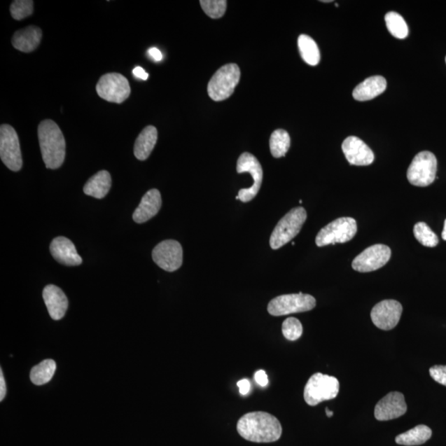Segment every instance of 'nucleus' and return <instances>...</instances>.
Listing matches in <instances>:
<instances>
[{
	"instance_id": "39448f33",
	"label": "nucleus",
	"mask_w": 446,
	"mask_h": 446,
	"mask_svg": "<svg viewBox=\"0 0 446 446\" xmlns=\"http://www.w3.org/2000/svg\"><path fill=\"white\" fill-rule=\"evenodd\" d=\"M340 389L339 381L335 377L321 373L314 374L305 386V402L310 406L337 398Z\"/></svg>"
},
{
	"instance_id": "f257e3e1",
	"label": "nucleus",
	"mask_w": 446,
	"mask_h": 446,
	"mask_svg": "<svg viewBox=\"0 0 446 446\" xmlns=\"http://www.w3.org/2000/svg\"><path fill=\"white\" fill-rule=\"evenodd\" d=\"M237 429L242 438L256 443L274 442L283 431L277 418L265 412L245 414L238 421Z\"/></svg>"
},
{
	"instance_id": "bb28decb",
	"label": "nucleus",
	"mask_w": 446,
	"mask_h": 446,
	"mask_svg": "<svg viewBox=\"0 0 446 446\" xmlns=\"http://www.w3.org/2000/svg\"><path fill=\"white\" fill-rule=\"evenodd\" d=\"M291 137L284 130H275L270 139V153L274 158H283L291 147Z\"/></svg>"
},
{
	"instance_id": "a878e982",
	"label": "nucleus",
	"mask_w": 446,
	"mask_h": 446,
	"mask_svg": "<svg viewBox=\"0 0 446 446\" xmlns=\"http://www.w3.org/2000/svg\"><path fill=\"white\" fill-rule=\"evenodd\" d=\"M57 364L53 360H46L33 368L30 378L36 385H43L49 383L56 372Z\"/></svg>"
},
{
	"instance_id": "f704fd0d",
	"label": "nucleus",
	"mask_w": 446,
	"mask_h": 446,
	"mask_svg": "<svg viewBox=\"0 0 446 446\" xmlns=\"http://www.w3.org/2000/svg\"><path fill=\"white\" fill-rule=\"evenodd\" d=\"M237 386L239 390H240V393L243 395V396L249 393L251 390V383L249 380L244 379L238 381Z\"/></svg>"
},
{
	"instance_id": "4c0bfd02",
	"label": "nucleus",
	"mask_w": 446,
	"mask_h": 446,
	"mask_svg": "<svg viewBox=\"0 0 446 446\" xmlns=\"http://www.w3.org/2000/svg\"><path fill=\"white\" fill-rule=\"evenodd\" d=\"M132 72L133 75H134L137 78H139V79L142 81H146L147 79H148V74L145 71L144 69H142L140 67H136Z\"/></svg>"
},
{
	"instance_id": "0eeeda50",
	"label": "nucleus",
	"mask_w": 446,
	"mask_h": 446,
	"mask_svg": "<svg viewBox=\"0 0 446 446\" xmlns=\"http://www.w3.org/2000/svg\"><path fill=\"white\" fill-rule=\"evenodd\" d=\"M315 307L316 300L309 294H284L274 298L269 302L268 312L270 315L279 316L309 312Z\"/></svg>"
},
{
	"instance_id": "f8f14e48",
	"label": "nucleus",
	"mask_w": 446,
	"mask_h": 446,
	"mask_svg": "<svg viewBox=\"0 0 446 446\" xmlns=\"http://www.w3.org/2000/svg\"><path fill=\"white\" fill-rule=\"evenodd\" d=\"M391 249L383 244L368 247L352 262V268L358 272L367 273L379 270L388 263L391 258Z\"/></svg>"
},
{
	"instance_id": "7c9ffc66",
	"label": "nucleus",
	"mask_w": 446,
	"mask_h": 446,
	"mask_svg": "<svg viewBox=\"0 0 446 446\" xmlns=\"http://www.w3.org/2000/svg\"><path fill=\"white\" fill-rule=\"evenodd\" d=\"M303 328L300 321L295 317H288L282 325L284 337L288 341H297L302 337Z\"/></svg>"
},
{
	"instance_id": "20e7f679",
	"label": "nucleus",
	"mask_w": 446,
	"mask_h": 446,
	"mask_svg": "<svg viewBox=\"0 0 446 446\" xmlns=\"http://www.w3.org/2000/svg\"><path fill=\"white\" fill-rule=\"evenodd\" d=\"M240 78V68L236 64H228L221 67L209 83V97L217 102L228 99L235 90Z\"/></svg>"
},
{
	"instance_id": "ddd939ff",
	"label": "nucleus",
	"mask_w": 446,
	"mask_h": 446,
	"mask_svg": "<svg viewBox=\"0 0 446 446\" xmlns=\"http://www.w3.org/2000/svg\"><path fill=\"white\" fill-rule=\"evenodd\" d=\"M153 258L160 268L174 272L181 268L183 264L182 246L174 240L162 242L154 248Z\"/></svg>"
},
{
	"instance_id": "7ed1b4c3",
	"label": "nucleus",
	"mask_w": 446,
	"mask_h": 446,
	"mask_svg": "<svg viewBox=\"0 0 446 446\" xmlns=\"http://www.w3.org/2000/svg\"><path fill=\"white\" fill-rule=\"evenodd\" d=\"M307 219V211L298 207L293 209L279 221L271 234L270 245L273 250H278L292 241L305 224Z\"/></svg>"
},
{
	"instance_id": "ea45409f",
	"label": "nucleus",
	"mask_w": 446,
	"mask_h": 446,
	"mask_svg": "<svg viewBox=\"0 0 446 446\" xmlns=\"http://www.w3.org/2000/svg\"><path fill=\"white\" fill-rule=\"evenodd\" d=\"M326 413L328 417H332L333 416V412L330 411L328 407L326 408Z\"/></svg>"
},
{
	"instance_id": "423d86ee",
	"label": "nucleus",
	"mask_w": 446,
	"mask_h": 446,
	"mask_svg": "<svg viewBox=\"0 0 446 446\" xmlns=\"http://www.w3.org/2000/svg\"><path fill=\"white\" fill-rule=\"evenodd\" d=\"M438 172V160L430 151H421L414 158L407 169V179L412 186L426 187L434 182Z\"/></svg>"
},
{
	"instance_id": "9b49d317",
	"label": "nucleus",
	"mask_w": 446,
	"mask_h": 446,
	"mask_svg": "<svg viewBox=\"0 0 446 446\" xmlns=\"http://www.w3.org/2000/svg\"><path fill=\"white\" fill-rule=\"evenodd\" d=\"M237 173H249L254 179L253 185L248 188H242L238 193L239 200L243 203L251 201L258 194L263 181V169L259 160L251 153H245L237 160Z\"/></svg>"
},
{
	"instance_id": "72a5a7b5",
	"label": "nucleus",
	"mask_w": 446,
	"mask_h": 446,
	"mask_svg": "<svg viewBox=\"0 0 446 446\" xmlns=\"http://www.w3.org/2000/svg\"><path fill=\"white\" fill-rule=\"evenodd\" d=\"M255 380L261 387H266L269 384L268 375L263 370L256 372L255 374Z\"/></svg>"
},
{
	"instance_id": "6e6552de",
	"label": "nucleus",
	"mask_w": 446,
	"mask_h": 446,
	"mask_svg": "<svg viewBox=\"0 0 446 446\" xmlns=\"http://www.w3.org/2000/svg\"><path fill=\"white\" fill-rule=\"evenodd\" d=\"M357 232L356 221L352 218H341L326 225L317 234L316 244L321 247L330 244L346 243L356 236Z\"/></svg>"
},
{
	"instance_id": "4468645a",
	"label": "nucleus",
	"mask_w": 446,
	"mask_h": 446,
	"mask_svg": "<svg viewBox=\"0 0 446 446\" xmlns=\"http://www.w3.org/2000/svg\"><path fill=\"white\" fill-rule=\"evenodd\" d=\"M403 306L396 300H384L371 311V319L377 328L389 330L396 326L401 319Z\"/></svg>"
},
{
	"instance_id": "5701e85b",
	"label": "nucleus",
	"mask_w": 446,
	"mask_h": 446,
	"mask_svg": "<svg viewBox=\"0 0 446 446\" xmlns=\"http://www.w3.org/2000/svg\"><path fill=\"white\" fill-rule=\"evenodd\" d=\"M112 179L108 172L101 171L92 176L84 187V193L86 195L104 199L109 194L111 188Z\"/></svg>"
},
{
	"instance_id": "393cba45",
	"label": "nucleus",
	"mask_w": 446,
	"mask_h": 446,
	"mask_svg": "<svg viewBox=\"0 0 446 446\" xmlns=\"http://www.w3.org/2000/svg\"><path fill=\"white\" fill-rule=\"evenodd\" d=\"M298 49L301 57L307 64L314 67L319 63L320 50L316 41L307 35H300L298 40Z\"/></svg>"
},
{
	"instance_id": "2eb2a0df",
	"label": "nucleus",
	"mask_w": 446,
	"mask_h": 446,
	"mask_svg": "<svg viewBox=\"0 0 446 446\" xmlns=\"http://www.w3.org/2000/svg\"><path fill=\"white\" fill-rule=\"evenodd\" d=\"M407 404L403 394L391 392L377 403L375 417L377 420L384 421L396 419L407 412Z\"/></svg>"
},
{
	"instance_id": "c85d7f7f",
	"label": "nucleus",
	"mask_w": 446,
	"mask_h": 446,
	"mask_svg": "<svg viewBox=\"0 0 446 446\" xmlns=\"http://www.w3.org/2000/svg\"><path fill=\"white\" fill-rule=\"evenodd\" d=\"M414 236L422 246L435 247L438 245L439 239L436 234L432 232L428 225L425 223H418L414 226Z\"/></svg>"
},
{
	"instance_id": "6ab92c4d",
	"label": "nucleus",
	"mask_w": 446,
	"mask_h": 446,
	"mask_svg": "<svg viewBox=\"0 0 446 446\" xmlns=\"http://www.w3.org/2000/svg\"><path fill=\"white\" fill-rule=\"evenodd\" d=\"M162 205V195L160 191L153 188L142 197L139 206L133 214V220L140 224L147 222L158 214Z\"/></svg>"
},
{
	"instance_id": "2f4dec72",
	"label": "nucleus",
	"mask_w": 446,
	"mask_h": 446,
	"mask_svg": "<svg viewBox=\"0 0 446 446\" xmlns=\"http://www.w3.org/2000/svg\"><path fill=\"white\" fill-rule=\"evenodd\" d=\"M11 15L15 20H22L33 15L34 1L32 0H15L11 6Z\"/></svg>"
},
{
	"instance_id": "f3484780",
	"label": "nucleus",
	"mask_w": 446,
	"mask_h": 446,
	"mask_svg": "<svg viewBox=\"0 0 446 446\" xmlns=\"http://www.w3.org/2000/svg\"><path fill=\"white\" fill-rule=\"evenodd\" d=\"M50 251L54 259L67 266H77L82 264V258L71 240L64 237L55 238L50 246Z\"/></svg>"
},
{
	"instance_id": "dca6fc26",
	"label": "nucleus",
	"mask_w": 446,
	"mask_h": 446,
	"mask_svg": "<svg viewBox=\"0 0 446 446\" xmlns=\"http://www.w3.org/2000/svg\"><path fill=\"white\" fill-rule=\"evenodd\" d=\"M342 151L352 165H369L374 162L375 154L364 141L356 137H349L342 144Z\"/></svg>"
},
{
	"instance_id": "e433bc0d",
	"label": "nucleus",
	"mask_w": 446,
	"mask_h": 446,
	"mask_svg": "<svg viewBox=\"0 0 446 446\" xmlns=\"http://www.w3.org/2000/svg\"><path fill=\"white\" fill-rule=\"evenodd\" d=\"M149 56L151 59H153L155 62L162 61L163 55L160 53V50L158 48H151L148 50Z\"/></svg>"
},
{
	"instance_id": "f03ea898",
	"label": "nucleus",
	"mask_w": 446,
	"mask_h": 446,
	"mask_svg": "<svg viewBox=\"0 0 446 446\" xmlns=\"http://www.w3.org/2000/svg\"><path fill=\"white\" fill-rule=\"evenodd\" d=\"M39 139L46 167L56 169L62 167L66 158V141L57 124L44 120L39 126Z\"/></svg>"
},
{
	"instance_id": "c756f323",
	"label": "nucleus",
	"mask_w": 446,
	"mask_h": 446,
	"mask_svg": "<svg viewBox=\"0 0 446 446\" xmlns=\"http://www.w3.org/2000/svg\"><path fill=\"white\" fill-rule=\"evenodd\" d=\"M226 0H201L200 6L206 15L217 20L222 18L227 11Z\"/></svg>"
},
{
	"instance_id": "4be33fe9",
	"label": "nucleus",
	"mask_w": 446,
	"mask_h": 446,
	"mask_svg": "<svg viewBox=\"0 0 446 446\" xmlns=\"http://www.w3.org/2000/svg\"><path fill=\"white\" fill-rule=\"evenodd\" d=\"M158 130L153 126H148L138 136L134 145V155L136 158L145 160L149 158L158 141Z\"/></svg>"
},
{
	"instance_id": "79ce46f5",
	"label": "nucleus",
	"mask_w": 446,
	"mask_h": 446,
	"mask_svg": "<svg viewBox=\"0 0 446 446\" xmlns=\"http://www.w3.org/2000/svg\"><path fill=\"white\" fill-rule=\"evenodd\" d=\"M445 62H446V57H445Z\"/></svg>"
},
{
	"instance_id": "b1692460",
	"label": "nucleus",
	"mask_w": 446,
	"mask_h": 446,
	"mask_svg": "<svg viewBox=\"0 0 446 446\" xmlns=\"http://www.w3.org/2000/svg\"><path fill=\"white\" fill-rule=\"evenodd\" d=\"M432 431L428 426L419 425L397 436L396 443L402 445H420L431 438Z\"/></svg>"
},
{
	"instance_id": "a19ab883",
	"label": "nucleus",
	"mask_w": 446,
	"mask_h": 446,
	"mask_svg": "<svg viewBox=\"0 0 446 446\" xmlns=\"http://www.w3.org/2000/svg\"><path fill=\"white\" fill-rule=\"evenodd\" d=\"M321 2H323V3H330V2H333V1H332V0H321Z\"/></svg>"
},
{
	"instance_id": "1a4fd4ad",
	"label": "nucleus",
	"mask_w": 446,
	"mask_h": 446,
	"mask_svg": "<svg viewBox=\"0 0 446 446\" xmlns=\"http://www.w3.org/2000/svg\"><path fill=\"white\" fill-rule=\"evenodd\" d=\"M0 158L11 171L17 172L22 169L20 140L15 128L8 124H2L0 127Z\"/></svg>"
},
{
	"instance_id": "aec40b11",
	"label": "nucleus",
	"mask_w": 446,
	"mask_h": 446,
	"mask_svg": "<svg viewBox=\"0 0 446 446\" xmlns=\"http://www.w3.org/2000/svg\"><path fill=\"white\" fill-rule=\"evenodd\" d=\"M41 38L43 32L41 29L36 26H29L16 32L13 36L12 44L20 52L29 53L39 47Z\"/></svg>"
},
{
	"instance_id": "473e14b6",
	"label": "nucleus",
	"mask_w": 446,
	"mask_h": 446,
	"mask_svg": "<svg viewBox=\"0 0 446 446\" xmlns=\"http://www.w3.org/2000/svg\"><path fill=\"white\" fill-rule=\"evenodd\" d=\"M431 378L446 387V366L435 365L430 369Z\"/></svg>"
},
{
	"instance_id": "a211bd4d",
	"label": "nucleus",
	"mask_w": 446,
	"mask_h": 446,
	"mask_svg": "<svg viewBox=\"0 0 446 446\" xmlns=\"http://www.w3.org/2000/svg\"><path fill=\"white\" fill-rule=\"evenodd\" d=\"M45 305L49 315L53 320H61L66 315L68 309V300L66 294L56 285L46 286L43 293Z\"/></svg>"
},
{
	"instance_id": "412c9836",
	"label": "nucleus",
	"mask_w": 446,
	"mask_h": 446,
	"mask_svg": "<svg viewBox=\"0 0 446 446\" xmlns=\"http://www.w3.org/2000/svg\"><path fill=\"white\" fill-rule=\"evenodd\" d=\"M387 88V81L380 76L368 78L353 91V97L357 101H368L383 94Z\"/></svg>"
},
{
	"instance_id": "cd10ccee",
	"label": "nucleus",
	"mask_w": 446,
	"mask_h": 446,
	"mask_svg": "<svg viewBox=\"0 0 446 446\" xmlns=\"http://www.w3.org/2000/svg\"><path fill=\"white\" fill-rule=\"evenodd\" d=\"M385 22L389 33L398 39H406L409 30L404 18L396 12H389L385 15Z\"/></svg>"
},
{
	"instance_id": "9d476101",
	"label": "nucleus",
	"mask_w": 446,
	"mask_h": 446,
	"mask_svg": "<svg viewBox=\"0 0 446 446\" xmlns=\"http://www.w3.org/2000/svg\"><path fill=\"white\" fill-rule=\"evenodd\" d=\"M96 90L108 102L122 104L131 94L130 82L118 73H109L100 78Z\"/></svg>"
},
{
	"instance_id": "c9c22d12",
	"label": "nucleus",
	"mask_w": 446,
	"mask_h": 446,
	"mask_svg": "<svg viewBox=\"0 0 446 446\" xmlns=\"http://www.w3.org/2000/svg\"><path fill=\"white\" fill-rule=\"evenodd\" d=\"M6 384L4 380L3 370H0V401H3L6 395Z\"/></svg>"
},
{
	"instance_id": "58836bf2",
	"label": "nucleus",
	"mask_w": 446,
	"mask_h": 446,
	"mask_svg": "<svg viewBox=\"0 0 446 446\" xmlns=\"http://www.w3.org/2000/svg\"><path fill=\"white\" fill-rule=\"evenodd\" d=\"M442 238L443 240L446 241V219L445 221V225H444V229H443V232H442Z\"/></svg>"
}]
</instances>
